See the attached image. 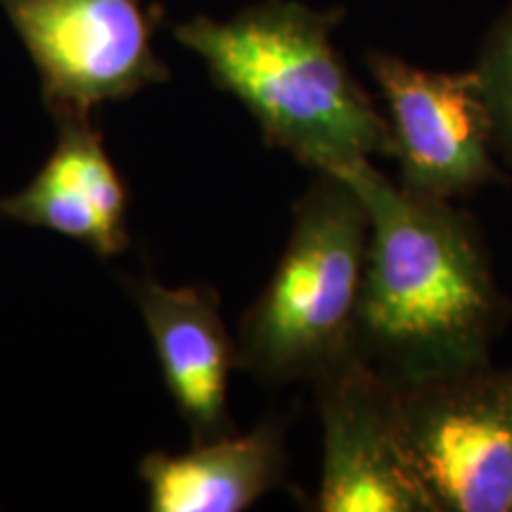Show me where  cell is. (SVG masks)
Masks as SVG:
<instances>
[{"mask_svg":"<svg viewBox=\"0 0 512 512\" xmlns=\"http://www.w3.org/2000/svg\"><path fill=\"white\" fill-rule=\"evenodd\" d=\"M332 176L370 216L358 354L394 387L489 366L498 294L470 223L446 200L394 185L370 159Z\"/></svg>","mask_w":512,"mask_h":512,"instance_id":"obj_1","label":"cell"},{"mask_svg":"<svg viewBox=\"0 0 512 512\" xmlns=\"http://www.w3.org/2000/svg\"><path fill=\"white\" fill-rule=\"evenodd\" d=\"M342 10L266 0L216 22L195 17L171 29L207 67L216 88L238 98L268 145L318 174L361 159L394 157L389 121L337 55Z\"/></svg>","mask_w":512,"mask_h":512,"instance_id":"obj_2","label":"cell"},{"mask_svg":"<svg viewBox=\"0 0 512 512\" xmlns=\"http://www.w3.org/2000/svg\"><path fill=\"white\" fill-rule=\"evenodd\" d=\"M292 219L278 268L235 339L238 368L268 384L316 382L356 349L370 240L366 204L347 181L318 174Z\"/></svg>","mask_w":512,"mask_h":512,"instance_id":"obj_3","label":"cell"},{"mask_svg":"<svg viewBox=\"0 0 512 512\" xmlns=\"http://www.w3.org/2000/svg\"><path fill=\"white\" fill-rule=\"evenodd\" d=\"M396 415L427 512H512V368L396 387Z\"/></svg>","mask_w":512,"mask_h":512,"instance_id":"obj_4","label":"cell"},{"mask_svg":"<svg viewBox=\"0 0 512 512\" xmlns=\"http://www.w3.org/2000/svg\"><path fill=\"white\" fill-rule=\"evenodd\" d=\"M41 76V98L55 117H91L171 79L155 53L164 10L145 0H0Z\"/></svg>","mask_w":512,"mask_h":512,"instance_id":"obj_5","label":"cell"},{"mask_svg":"<svg viewBox=\"0 0 512 512\" xmlns=\"http://www.w3.org/2000/svg\"><path fill=\"white\" fill-rule=\"evenodd\" d=\"M368 69L387 102L403 188L448 200L496 178V119L479 69L427 72L384 53L370 55Z\"/></svg>","mask_w":512,"mask_h":512,"instance_id":"obj_6","label":"cell"},{"mask_svg":"<svg viewBox=\"0 0 512 512\" xmlns=\"http://www.w3.org/2000/svg\"><path fill=\"white\" fill-rule=\"evenodd\" d=\"M313 384L323 422L316 510L427 512L403 458L394 384L356 349Z\"/></svg>","mask_w":512,"mask_h":512,"instance_id":"obj_7","label":"cell"},{"mask_svg":"<svg viewBox=\"0 0 512 512\" xmlns=\"http://www.w3.org/2000/svg\"><path fill=\"white\" fill-rule=\"evenodd\" d=\"M162 368L166 392L188 425L192 444L235 434L228 408L238 342L221 316V299L204 285L166 287L155 275H124Z\"/></svg>","mask_w":512,"mask_h":512,"instance_id":"obj_8","label":"cell"},{"mask_svg":"<svg viewBox=\"0 0 512 512\" xmlns=\"http://www.w3.org/2000/svg\"><path fill=\"white\" fill-rule=\"evenodd\" d=\"M57 143L17 195L0 197V216L53 230L81 242L100 259H112L131 245V195L107 155L91 117H55Z\"/></svg>","mask_w":512,"mask_h":512,"instance_id":"obj_9","label":"cell"},{"mask_svg":"<svg viewBox=\"0 0 512 512\" xmlns=\"http://www.w3.org/2000/svg\"><path fill=\"white\" fill-rule=\"evenodd\" d=\"M285 470V427L278 420L192 444L185 453H147L138 465L152 512H242L283 484Z\"/></svg>","mask_w":512,"mask_h":512,"instance_id":"obj_10","label":"cell"},{"mask_svg":"<svg viewBox=\"0 0 512 512\" xmlns=\"http://www.w3.org/2000/svg\"><path fill=\"white\" fill-rule=\"evenodd\" d=\"M479 72L484 76L486 93L494 107L496 131H501L512 147V12L496 29Z\"/></svg>","mask_w":512,"mask_h":512,"instance_id":"obj_11","label":"cell"}]
</instances>
